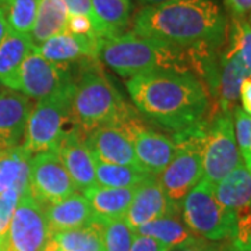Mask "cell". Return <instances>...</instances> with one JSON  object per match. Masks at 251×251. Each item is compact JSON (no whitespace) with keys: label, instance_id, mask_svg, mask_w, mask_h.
I'll list each match as a JSON object with an SVG mask.
<instances>
[{"label":"cell","instance_id":"cell-1","mask_svg":"<svg viewBox=\"0 0 251 251\" xmlns=\"http://www.w3.org/2000/svg\"><path fill=\"white\" fill-rule=\"evenodd\" d=\"M133 34L181 49H216L226 39L227 20L216 0H168L140 10Z\"/></svg>","mask_w":251,"mask_h":251},{"label":"cell","instance_id":"cell-2","mask_svg":"<svg viewBox=\"0 0 251 251\" xmlns=\"http://www.w3.org/2000/svg\"><path fill=\"white\" fill-rule=\"evenodd\" d=\"M137 109L155 123L175 133L205 122L209 94L193 73L153 72L127 81Z\"/></svg>","mask_w":251,"mask_h":251},{"label":"cell","instance_id":"cell-3","mask_svg":"<svg viewBox=\"0 0 251 251\" xmlns=\"http://www.w3.org/2000/svg\"><path fill=\"white\" fill-rule=\"evenodd\" d=\"M215 50L214 48L181 49L128 32L103 38L99 60L128 78L145 73L180 72L204 75L202 78L208 81L218 67L211 59Z\"/></svg>","mask_w":251,"mask_h":251},{"label":"cell","instance_id":"cell-4","mask_svg":"<svg viewBox=\"0 0 251 251\" xmlns=\"http://www.w3.org/2000/svg\"><path fill=\"white\" fill-rule=\"evenodd\" d=\"M137 113L126 103L99 67L98 60L90 63L75 84L72 103L73 128L82 137L106 126H119L134 117Z\"/></svg>","mask_w":251,"mask_h":251},{"label":"cell","instance_id":"cell-5","mask_svg":"<svg viewBox=\"0 0 251 251\" xmlns=\"http://www.w3.org/2000/svg\"><path fill=\"white\" fill-rule=\"evenodd\" d=\"M75 82L49 97L38 99L28 116L23 147L31 155L56 150L64 135L70 131L72 103ZM73 125V123H72Z\"/></svg>","mask_w":251,"mask_h":251},{"label":"cell","instance_id":"cell-6","mask_svg":"<svg viewBox=\"0 0 251 251\" xmlns=\"http://www.w3.org/2000/svg\"><path fill=\"white\" fill-rule=\"evenodd\" d=\"M205 122L175 133L176 152L171 163L156 179L173 204L181 205L188 191L204 176L202 148L206 130Z\"/></svg>","mask_w":251,"mask_h":251},{"label":"cell","instance_id":"cell-7","mask_svg":"<svg viewBox=\"0 0 251 251\" xmlns=\"http://www.w3.org/2000/svg\"><path fill=\"white\" fill-rule=\"evenodd\" d=\"M180 214L188 229L205 240L225 242L236 232V214L218 201L215 186L204 177L184 197Z\"/></svg>","mask_w":251,"mask_h":251},{"label":"cell","instance_id":"cell-8","mask_svg":"<svg viewBox=\"0 0 251 251\" xmlns=\"http://www.w3.org/2000/svg\"><path fill=\"white\" fill-rule=\"evenodd\" d=\"M242 162L232 113L221 112L206 125L202 148V177L215 186Z\"/></svg>","mask_w":251,"mask_h":251},{"label":"cell","instance_id":"cell-9","mask_svg":"<svg viewBox=\"0 0 251 251\" xmlns=\"http://www.w3.org/2000/svg\"><path fill=\"white\" fill-rule=\"evenodd\" d=\"M50 237L45 206L31 196L23 194L11 218L1 251H42Z\"/></svg>","mask_w":251,"mask_h":251},{"label":"cell","instance_id":"cell-10","mask_svg":"<svg viewBox=\"0 0 251 251\" xmlns=\"http://www.w3.org/2000/svg\"><path fill=\"white\" fill-rule=\"evenodd\" d=\"M75 186L57 152L45 151L29 159V193L44 206L52 205L75 193Z\"/></svg>","mask_w":251,"mask_h":251},{"label":"cell","instance_id":"cell-11","mask_svg":"<svg viewBox=\"0 0 251 251\" xmlns=\"http://www.w3.org/2000/svg\"><path fill=\"white\" fill-rule=\"evenodd\" d=\"M73 82L75 81L72 77L70 64L48 60L36 50L35 46L21 66L17 92L29 99H42Z\"/></svg>","mask_w":251,"mask_h":251},{"label":"cell","instance_id":"cell-12","mask_svg":"<svg viewBox=\"0 0 251 251\" xmlns=\"http://www.w3.org/2000/svg\"><path fill=\"white\" fill-rule=\"evenodd\" d=\"M122 127L131 137L138 166L151 176H159L176 152L173 137L148 128L137 116Z\"/></svg>","mask_w":251,"mask_h":251},{"label":"cell","instance_id":"cell-13","mask_svg":"<svg viewBox=\"0 0 251 251\" xmlns=\"http://www.w3.org/2000/svg\"><path fill=\"white\" fill-rule=\"evenodd\" d=\"M176 212H180V206L169 200L156 176H150L135 190L134 198L126 212L125 221L128 227L135 232L143 225Z\"/></svg>","mask_w":251,"mask_h":251},{"label":"cell","instance_id":"cell-14","mask_svg":"<svg viewBox=\"0 0 251 251\" xmlns=\"http://www.w3.org/2000/svg\"><path fill=\"white\" fill-rule=\"evenodd\" d=\"M77 190L87 191L97 186L95 158L85 143V137L72 128L54 150Z\"/></svg>","mask_w":251,"mask_h":251},{"label":"cell","instance_id":"cell-15","mask_svg":"<svg viewBox=\"0 0 251 251\" xmlns=\"http://www.w3.org/2000/svg\"><path fill=\"white\" fill-rule=\"evenodd\" d=\"M85 143L95 159L115 165L138 166L131 137L122 126L100 127L85 137Z\"/></svg>","mask_w":251,"mask_h":251},{"label":"cell","instance_id":"cell-16","mask_svg":"<svg viewBox=\"0 0 251 251\" xmlns=\"http://www.w3.org/2000/svg\"><path fill=\"white\" fill-rule=\"evenodd\" d=\"M102 39V36H80L64 31L36 46V50L48 60L62 64L78 60H99Z\"/></svg>","mask_w":251,"mask_h":251},{"label":"cell","instance_id":"cell-17","mask_svg":"<svg viewBox=\"0 0 251 251\" xmlns=\"http://www.w3.org/2000/svg\"><path fill=\"white\" fill-rule=\"evenodd\" d=\"M31 99L17 91H0V150L17 147L24 140Z\"/></svg>","mask_w":251,"mask_h":251},{"label":"cell","instance_id":"cell-18","mask_svg":"<svg viewBox=\"0 0 251 251\" xmlns=\"http://www.w3.org/2000/svg\"><path fill=\"white\" fill-rule=\"evenodd\" d=\"M247 77H251L249 70L243 66L237 56L226 48L219 62L218 70V85H216V97L219 100V108L224 113H233L237 108V102L240 97L242 82Z\"/></svg>","mask_w":251,"mask_h":251},{"label":"cell","instance_id":"cell-19","mask_svg":"<svg viewBox=\"0 0 251 251\" xmlns=\"http://www.w3.org/2000/svg\"><path fill=\"white\" fill-rule=\"evenodd\" d=\"M45 212L50 233L82 227L95 221L85 196L77 191L56 204L45 206Z\"/></svg>","mask_w":251,"mask_h":251},{"label":"cell","instance_id":"cell-20","mask_svg":"<svg viewBox=\"0 0 251 251\" xmlns=\"http://www.w3.org/2000/svg\"><path fill=\"white\" fill-rule=\"evenodd\" d=\"M35 48L31 35L10 31L0 42V84L17 91L21 66Z\"/></svg>","mask_w":251,"mask_h":251},{"label":"cell","instance_id":"cell-21","mask_svg":"<svg viewBox=\"0 0 251 251\" xmlns=\"http://www.w3.org/2000/svg\"><path fill=\"white\" fill-rule=\"evenodd\" d=\"M137 187L112 188L97 184L84 191V196L94 212L95 221H108L125 218Z\"/></svg>","mask_w":251,"mask_h":251},{"label":"cell","instance_id":"cell-22","mask_svg":"<svg viewBox=\"0 0 251 251\" xmlns=\"http://www.w3.org/2000/svg\"><path fill=\"white\" fill-rule=\"evenodd\" d=\"M215 196L222 205L234 214L251 209V172L243 162L216 183Z\"/></svg>","mask_w":251,"mask_h":251},{"label":"cell","instance_id":"cell-23","mask_svg":"<svg viewBox=\"0 0 251 251\" xmlns=\"http://www.w3.org/2000/svg\"><path fill=\"white\" fill-rule=\"evenodd\" d=\"M31 153L23 145L0 150V194L16 187L25 194L29 190V159Z\"/></svg>","mask_w":251,"mask_h":251},{"label":"cell","instance_id":"cell-24","mask_svg":"<svg viewBox=\"0 0 251 251\" xmlns=\"http://www.w3.org/2000/svg\"><path fill=\"white\" fill-rule=\"evenodd\" d=\"M44 249L54 251H105L100 224L94 221L82 227L50 233Z\"/></svg>","mask_w":251,"mask_h":251},{"label":"cell","instance_id":"cell-25","mask_svg":"<svg viewBox=\"0 0 251 251\" xmlns=\"http://www.w3.org/2000/svg\"><path fill=\"white\" fill-rule=\"evenodd\" d=\"M97 32L102 38L123 34L131 14L130 0H91Z\"/></svg>","mask_w":251,"mask_h":251},{"label":"cell","instance_id":"cell-26","mask_svg":"<svg viewBox=\"0 0 251 251\" xmlns=\"http://www.w3.org/2000/svg\"><path fill=\"white\" fill-rule=\"evenodd\" d=\"M69 13L62 0H39L35 23L31 31L34 45L44 44L49 38L66 31Z\"/></svg>","mask_w":251,"mask_h":251},{"label":"cell","instance_id":"cell-27","mask_svg":"<svg viewBox=\"0 0 251 251\" xmlns=\"http://www.w3.org/2000/svg\"><path fill=\"white\" fill-rule=\"evenodd\" d=\"M134 233L156 239L171 249L179 247L181 244L190 242L191 239L197 237L186 226L180 212L162 216L159 219L143 225Z\"/></svg>","mask_w":251,"mask_h":251},{"label":"cell","instance_id":"cell-28","mask_svg":"<svg viewBox=\"0 0 251 251\" xmlns=\"http://www.w3.org/2000/svg\"><path fill=\"white\" fill-rule=\"evenodd\" d=\"M95 175L97 184L112 188L137 187L151 176L138 166L115 165L99 159H95Z\"/></svg>","mask_w":251,"mask_h":251},{"label":"cell","instance_id":"cell-29","mask_svg":"<svg viewBox=\"0 0 251 251\" xmlns=\"http://www.w3.org/2000/svg\"><path fill=\"white\" fill-rule=\"evenodd\" d=\"M39 0H4L3 9L11 31L20 34H31Z\"/></svg>","mask_w":251,"mask_h":251},{"label":"cell","instance_id":"cell-30","mask_svg":"<svg viewBox=\"0 0 251 251\" xmlns=\"http://www.w3.org/2000/svg\"><path fill=\"white\" fill-rule=\"evenodd\" d=\"M98 222L102 229L105 251H130L135 233L126 224L125 218Z\"/></svg>","mask_w":251,"mask_h":251},{"label":"cell","instance_id":"cell-31","mask_svg":"<svg viewBox=\"0 0 251 251\" xmlns=\"http://www.w3.org/2000/svg\"><path fill=\"white\" fill-rule=\"evenodd\" d=\"M227 48L237 56V59L251 74V25L249 21L244 18L233 17L229 29Z\"/></svg>","mask_w":251,"mask_h":251},{"label":"cell","instance_id":"cell-32","mask_svg":"<svg viewBox=\"0 0 251 251\" xmlns=\"http://www.w3.org/2000/svg\"><path fill=\"white\" fill-rule=\"evenodd\" d=\"M233 116L234 135L240 156L244 166L251 172V116L244 113L239 106L233 110Z\"/></svg>","mask_w":251,"mask_h":251},{"label":"cell","instance_id":"cell-33","mask_svg":"<svg viewBox=\"0 0 251 251\" xmlns=\"http://www.w3.org/2000/svg\"><path fill=\"white\" fill-rule=\"evenodd\" d=\"M21 193L16 187H11L0 194V237L4 240L6 233L9 230L11 218L21 198Z\"/></svg>","mask_w":251,"mask_h":251},{"label":"cell","instance_id":"cell-34","mask_svg":"<svg viewBox=\"0 0 251 251\" xmlns=\"http://www.w3.org/2000/svg\"><path fill=\"white\" fill-rule=\"evenodd\" d=\"M66 31L80 36H100L97 32L94 20L80 14H69Z\"/></svg>","mask_w":251,"mask_h":251},{"label":"cell","instance_id":"cell-35","mask_svg":"<svg viewBox=\"0 0 251 251\" xmlns=\"http://www.w3.org/2000/svg\"><path fill=\"white\" fill-rule=\"evenodd\" d=\"M171 251H225L224 244L219 242H211L201 237H194L190 242L175 247Z\"/></svg>","mask_w":251,"mask_h":251},{"label":"cell","instance_id":"cell-36","mask_svg":"<svg viewBox=\"0 0 251 251\" xmlns=\"http://www.w3.org/2000/svg\"><path fill=\"white\" fill-rule=\"evenodd\" d=\"M171 247L163 244L156 239L143 236V234H134V239L131 243L130 251H171Z\"/></svg>","mask_w":251,"mask_h":251},{"label":"cell","instance_id":"cell-37","mask_svg":"<svg viewBox=\"0 0 251 251\" xmlns=\"http://www.w3.org/2000/svg\"><path fill=\"white\" fill-rule=\"evenodd\" d=\"M225 4L234 18H244L251 13V0H225Z\"/></svg>","mask_w":251,"mask_h":251},{"label":"cell","instance_id":"cell-38","mask_svg":"<svg viewBox=\"0 0 251 251\" xmlns=\"http://www.w3.org/2000/svg\"><path fill=\"white\" fill-rule=\"evenodd\" d=\"M240 102H242V110L251 116V77H247L242 82L240 87Z\"/></svg>","mask_w":251,"mask_h":251},{"label":"cell","instance_id":"cell-39","mask_svg":"<svg viewBox=\"0 0 251 251\" xmlns=\"http://www.w3.org/2000/svg\"><path fill=\"white\" fill-rule=\"evenodd\" d=\"M11 31L9 23H7V18H6V13H4V9L0 7V42L9 35V32Z\"/></svg>","mask_w":251,"mask_h":251},{"label":"cell","instance_id":"cell-40","mask_svg":"<svg viewBox=\"0 0 251 251\" xmlns=\"http://www.w3.org/2000/svg\"><path fill=\"white\" fill-rule=\"evenodd\" d=\"M224 249L225 251H251V239H250V242L247 243L246 246L240 247V249H232V247H229L226 243L224 244Z\"/></svg>","mask_w":251,"mask_h":251},{"label":"cell","instance_id":"cell-41","mask_svg":"<svg viewBox=\"0 0 251 251\" xmlns=\"http://www.w3.org/2000/svg\"><path fill=\"white\" fill-rule=\"evenodd\" d=\"M143 3L144 6H155V4H161V3H165L168 0H140Z\"/></svg>","mask_w":251,"mask_h":251},{"label":"cell","instance_id":"cell-42","mask_svg":"<svg viewBox=\"0 0 251 251\" xmlns=\"http://www.w3.org/2000/svg\"><path fill=\"white\" fill-rule=\"evenodd\" d=\"M1 246H3V240H1V237H0V251H1Z\"/></svg>","mask_w":251,"mask_h":251},{"label":"cell","instance_id":"cell-43","mask_svg":"<svg viewBox=\"0 0 251 251\" xmlns=\"http://www.w3.org/2000/svg\"><path fill=\"white\" fill-rule=\"evenodd\" d=\"M3 4H4V0H0V7H3Z\"/></svg>","mask_w":251,"mask_h":251},{"label":"cell","instance_id":"cell-44","mask_svg":"<svg viewBox=\"0 0 251 251\" xmlns=\"http://www.w3.org/2000/svg\"><path fill=\"white\" fill-rule=\"evenodd\" d=\"M42 251H54V250H49V249H44Z\"/></svg>","mask_w":251,"mask_h":251},{"label":"cell","instance_id":"cell-45","mask_svg":"<svg viewBox=\"0 0 251 251\" xmlns=\"http://www.w3.org/2000/svg\"><path fill=\"white\" fill-rule=\"evenodd\" d=\"M250 25H251V13H250Z\"/></svg>","mask_w":251,"mask_h":251}]
</instances>
